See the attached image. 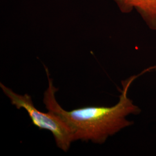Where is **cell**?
Wrapping results in <instances>:
<instances>
[{
	"label": "cell",
	"mask_w": 156,
	"mask_h": 156,
	"mask_svg": "<svg viewBox=\"0 0 156 156\" xmlns=\"http://www.w3.org/2000/svg\"><path fill=\"white\" fill-rule=\"evenodd\" d=\"M48 80V87L44 94L43 102L48 111L55 114L69 128L73 141H91L102 144L109 136H112L132 124L126 117L130 114L136 115L140 109L133 104L127 96L128 91L133 82L140 75L154 69L151 67L137 76L134 75L122 81L123 89L119 101L115 106H86L67 111L56 100L55 94L58 90L53 85L48 68L44 65Z\"/></svg>",
	"instance_id": "obj_1"
},
{
	"label": "cell",
	"mask_w": 156,
	"mask_h": 156,
	"mask_svg": "<svg viewBox=\"0 0 156 156\" xmlns=\"http://www.w3.org/2000/svg\"><path fill=\"white\" fill-rule=\"evenodd\" d=\"M0 87L11 101L12 105L17 109L23 108L27 111L34 126L40 129L50 131L54 136L57 146L65 152L68 151L73 142V136L69 128L60 118L50 112L44 113L38 111L30 95L17 94L2 83H0Z\"/></svg>",
	"instance_id": "obj_2"
},
{
	"label": "cell",
	"mask_w": 156,
	"mask_h": 156,
	"mask_svg": "<svg viewBox=\"0 0 156 156\" xmlns=\"http://www.w3.org/2000/svg\"><path fill=\"white\" fill-rule=\"evenodd\" d=\"M122 13L135 11L151 30L156 31V0H112Z\"/></svg>",
	"instance_id": "obj_3"
}]
</instances>
